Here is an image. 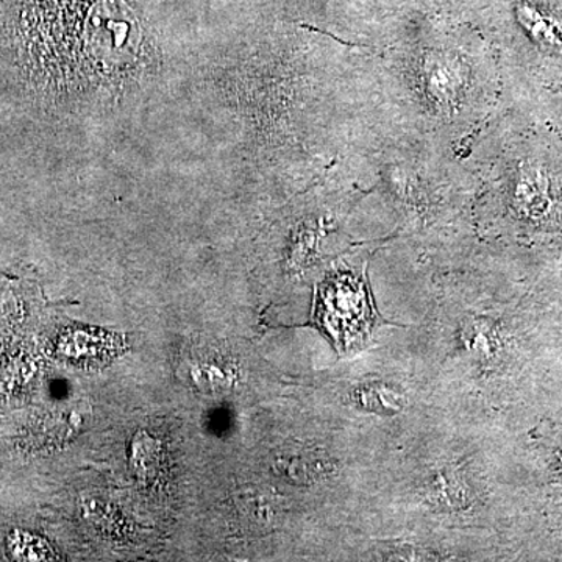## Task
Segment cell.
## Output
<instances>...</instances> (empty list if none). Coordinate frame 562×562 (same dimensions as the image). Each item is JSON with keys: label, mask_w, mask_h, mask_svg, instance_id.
<instances>
[{"label": "cell", "mask_w": 562, "mask_h": 562, "mask_svg": "<svg viewBox=\"0 0 562 562\" xmlns=\"http://www.w3.org/2000/svg\"><path fill=\"white\" fill-rule=\"evenodd\" d=\"M121 336L101 330H66L55 344L63 360L72 364H92L110 360L122 350Z\"/></svg>", "instance_id": "6da1fadb"}, {"label": "cell", "mask_w": 562, "mask_h": 562, "mask_svg": "<svg viewBox=\"0 0 562 562\" xmlns=\"http://www.w3.org/2000/svg\"><path fill=\"white\" fill-rule=\"evenodd\" d=\"M273 469L291 483H312L327 473L328 464L312 450H284L277 454Z\"/></svg>", "instance_id": "7a4b0ae2"}, {"label": "cell", "mask_w": 562, "mask_h": 562, "mask_svg": "<svg viewBox=\"0 0 562 562\" xmlns=\"http://www.w3.org/2000/svg\"><path fill=\"white\" fill-rule=\"evenodd\" d=\"M3 557L9 561H55L58 552L49 539L25 528H13L3 538Z\"/></svg>", "instance_id": "3957f363"}, {"label": "cell", "mask_w": 562, "mask_h": 562, "mask_svg": "<svg viewBox=\"0 0 562 562\" xmlns=\"http://www.w3.org/2000/svg\"><path fill=\"white\" fill-rule=\"evenodd\" d=\"M190 379L201 391L224 390L232 383L231 369L224 362L217 361L213 355H201L190 366Z\"/></svg>", "instance_id": "277c9868"}, {"label": "cell", "mask_w": 562, "mask_h": 562, "mask_svg": "<svg viewBox=\"0 0 562 562\" xmlns=\"http://www.w3.org/2000/svg\"><path fill=\"white\" fill-rule=\"evenodd\" d=\"M161 450L150 436H138L133 442L132 461L139 479L151 480L160 471Z\"/></svg>", "instance_id": "5b68a950"}, {"label": "cell", "mask_w": 562, "mask_h": 562, "mask_svg": "<svg viewBox=\"0 0 562 562\" xmlns=\"http://www.w3.org/2000/svg\"><path fill=\"white\" fill-rule=\"evenodd\" d=\"M361 403L373 412H394L402 406L397 392L383 386L366 387L360 394Z\"/></svg>", "instance_id": "8992f818"}, {"label": "cell", "mask_w": 562, "mask_h": 562, "mask_svg": "<svg viewBox=\"0 0 562 562\" xmlns=\"http://www.w3.org/2000/svg\"><path fill=\"white\" fill-rule=\"evenodd\" d=\"M464 341L468 342L469 349L486 357V355H490L492 351V333L490 325L483 324V322H471V324L464 328Z\"/></svg>", "instance_id": "52a82bcc"}, {"label": "cell", "mask_w": 562, "mask_h": 562, "mask_svg": "<svg viewBox=\"0 0 562 562\" xmlns=\"http://www.w3.org/2000/svg\"><path fill=\"white\" fill-rule=\"evenodd\" d=\"M436 498L439 502L450 503V505H461V490L454 483L452 476L439 475L435 480Z\"/></svg>", "instance_id": "ba28073f"}]
</instances>
